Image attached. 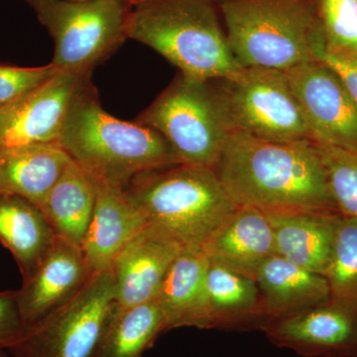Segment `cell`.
I'll list each match as a JSON object with an SVG mask.
<instances>
[{"label":"cell","instance_id":"obj_1","mask_svg":"<svg viewBox=\"0 0 357 357\" xmlns=\"http://www.w3.org/2000/svg\"><path fill=\"white\" fill-rule=\"evenodd\" d=\"M215 172L237 206L338 213L321 152L311 140L270 142L231 132Z\"/></svg>","mask_w":357,"mask_h":357},{"label":"cell","instance_id":"obj_2","mask_svg":"<svg viewBox=\"0 0 357 357\" xmlns=\"http://www.w3.org/2000/svg\"><path fill=\"white\" fill-rule=\"evenodd\" d=\"M59 143L93 181L121 189L140 174L182 163L154 129L107 114L91 79L75 98Z\"/></svg>","mask_w":357,"mask_h":357},{"label":"cell","instance_id":"obj_3","mask_svg":"<svg viewBox=\"0 0 357 357\" xmlns=\"http://www.w3.org/2000/svg\"><path fill=\"white\" fill-rule=\"evenodd\" d=\"M123 192L148 225L183 248L198 250L238 206L215 169L192 164L140 174Z\"/></svg>","mask_w":357,"mask_h":357},{"label":"cell","instance_id":"obj_4","mask_svg":"<svg viewBox=\"0 0 357 357\" xmlns=\"http://www.w3.org/2000/svg\"><path fill=\"white\" fill-rule=\"evenodd\" d=\"M210 0H141L131 6L128 39L153 49L185 76L225 79L241 69Z\"/></svg>","mask_w":357,"mask_h":357},{"label":"cell","instance_id":"obj_5","mask_svg":"<svg viewBox=\"0 0 357 357\" xmlns=\"http://www.w3.org/2000/svg\"><path fill=\"white\" fill-rule=\"evenodd\" d=\"M225 34L243 68L288 70L325 43L314 0H220Z\"/></svg>","mask_w":357,"mask_h":357},{"label":"cell","instance_id":"obj_6","mask_svg":"<svg viewBox=\"0 0 357 357\" xmlns=\"http://www.w3.org/2000/svg\"><path fill=\"white\" fill-rule=\"evenodd\" d=\"M136 121L161 134L182 163L215 170L231 133L213 81L183 74Z\"/></svg>","mask_w":357,"mask_h":357},{"label":"cell","instance_id":"obj_7","mask_svg":"<svg viewBox=\"0 0 357 357\" xmlns=\"http://www.w3.org/2000/svg\"><path fill=\"white\" fill-rule=\"evenodd\" d=\"M53 38L52 64L61 72L91 70L128 39L131 4L126 0H27Z\"/></svg>","mask_w":357,"mask_h":357},{"label":"cell","instance_id":"obj_8","mask_svg":"<svg viewBox=\"0 0 357 357\" xmlns=\"http://www.w3.org/2000/svg\"><path fill=\"white\" fill-rule=\"evenodd\" d=\"M213 83L231 132L270 142L311 140L304 114L284 70L241 68L232 76Z\"/></svg>","mask_w":357,"mask_h":357},{"label":"cell","instance_id":"obj_9","mask_svg":"<svg viewBox=\"0 0 357 357\" xmlns=\"http://www.w3.org/2000/svg\"><path fill=\"white\" fill-rule=\"evenodd\" d=\"M114 307L112 270L93 273L69 300L26 326L7 351L15 357H93Z\"/></svg>","mask_w":357,"mask_h":357},{"label":"cell","instance_id":"obj_10","mask_svg":"<svg viewBox=\"0 0 357 357\" xmlns=\"http://www.w3.org/2000/svg\"><path fill=\"white\" fill-rule=\"evenodd\" d=\"M285 73L312 142L357 151V105L337 73L318 59Z\"/></svg>","mask_w":357,"mask_h":357},{"label":"cell","instance_id":"obj_11","mask_svg":"<svg viewBox=\"0 0 357 357\" xmlns=\"http://www.w3.org/2000/svg\"><path fill=\"white\" fill-rule=\"evenodd\" d=\"M89 77L59 70L0 109V155L17 148L60 142L73 102Z\"/></svg>","mask_w":357,"mask_h":357},{"label":"cell","instance_id":"obj_12","mask_svg":"<svg viewBox=\"0 0 357 357\" xmlns=\"http://www.w3.org/2000/svg\"><path fill=\"white\" fill-rule=\"evenodd\" d=\"M261 330L277 347L306 357H357V310L331 299L272 319Z\"/></svg>","mask_w":357,"mask_h":357},{"label":"cell","instance_id":"obj_13","mask_svg":"<svg viewBox=\"0 0 357 357\" xmlns=\"http://www.w3.org/2000/svg\"><path fill=\"white\" fill-rule=\"evenodd\" d=\"M91 274L82 248L56 236L43 259L16 290L25 328L69 300Z\"/></svg>","mask_w":357,"mask_h":357},{"label":"cell","instance_id":"obj_14","mask_svg":"<svg viewBox=\"0 0 357 357\" xmlns=\"http://www.w3.org/2000/svg\"><path fill=\"white\" fill-rule=\"evenodd\" d=\"M182 246L146 225L115 258L112 272L115 307H128L156 300L171 265Z\"/></svg>","mask_w":357,"mask_h":357},{"label":"cell","instance_id":"obj_15","mask_svg":"<svg viewBox=\"0 0 357 357\" xmlns=\"http://www.w3.org/2000/svg\"><path fill=\"white\" fill-rule=\"evenodd\" d=\"M210 262L255 279L268 258L276 255L267 213L255 206H238L204 246Z\"/></svg>","mask_w":357,"mask_h":357},{"label":"cell","instance_id":"obj_16","mask_svg":"<svg viewBox=\"0 0 357 357\" xmlns=\"http://www.w3.org/2000/svg\"><path fill=\"white\" fill-rule=\"evenodd\" d=\"M264 211L273 229L276 255L325 276L342 215L325 211Z\"/></svg>","mask_w":357,"mask_h":357},{"label":"cell","instance_id":"obj_17","mask_svg":"<svg viewBox=\"0 0 357 357\" xmlns=\"http://www.w3.org/2000/svg\"><path fill=\"white\" fill-rule=\"evenodd\" d=\"M95 183V210L81 246L93 273L112 269L122 249L147 225L123 189L102 181Z\"/></svg>","mask_w":357,"mask_h":357},{"label":"cell","instance_id":"obj_18","mask_svg":"<svg viewBox=\"0 0 357 357\" xmlns=\"http://www.w3.org/2000/svg\"><path fill=\"white\" fill-rule=\"evenodd\" d=\"M255 281L266 321L332 299L328 279L324 275L309 271L277 255L263 263Z\"/></svg>","mask_w":357,"mask_h":357},{"label":"cell","instance_id":"obj_19","mask_svg":"<svg viewBox=\"0 0 357 357\" xmlns=\"http://www.w3.org/2000/svg\"><path fill=\"white\" fill-rule=\"evenodd\" d=\"M208 257L203 250L183 248L174 260L157 297L167 330L197 328L208 330L206 277Z\"/></svg>","mask_w":357,"mask_h":357},{"label":"cell","instance_id":"obj_20","mask_svg":"<svg viewBox=\"0 0 357 357\" xmlns=\"http://www.w3.org/2000/svg\"><path fill=\"white\" fill-rule=\"evenodd\" d=\"M206 295L208 328H261L266 321L259 288L250 277L210 262Z\"/></svg>","mask_w":357,"mask_h":357},{"label":"cell","instance_id":"obj_21","mask_svg":"<svg viewBox=\"0 0 357 357\" xmlns=\"http://www.w3.org/2000/svg\"><path fill=\"white\" fill-rule=\"evenodd\" d=\"M60 143L32 145L0 155V191L39 206L72 163Z\"/></svg>","mask_w":357,"mask_h":357},{"label":"cell","instance_id":"obj_22","mask_svg":"<svg viewBox=\"0 0 357 357\" xmlns=\"http://www.w3.org/2000/svg\"><path fill=\"white\" fill-rule=\"evenodd\" d=\"M55 238L38 206L18 195L0 191V243L10 251L22 279L34 271Z\"/></svg>","mask_w":357,"mask_h":357},{"label":"cell","instance_id":"obj_23","mask_svg":"<svg viewBox=\"0 0 357 357\" xmlns=\"http://www.w3.org/2000/svg\"><path fill=\"white\" fill-rule=\"evenodd\" d=\"M96 199L95 181L73 160L38 208L56 236L81 248Z\"/></svg>","mask_w":357,"mask_h":357},{"label":"cell","instance_id":"obj_24","mask_svg":"<svg viewBox=\"0 0 357 357\" xmlns=\"http://www.w3.org/2000/svg\"><path fill=\"white\" fill-rule=\"evenodd\" d=\"M166 331L157 300L114 307L93 357H141Z\"/></svg>","mask_w":357,"mask_h":357},{"label":"cell","instance_id":"obj_25","mask_svg":"<svg viewBox=\"0 0 357 357\" xmlns=\"http://www.w3.org/2000/svg\"><path fill=\"white\" fill-rule=\"evenodd\" d=\"M325 277L332 299L357 310L356 218H340Z\"/></svg>","mask_w":357,"mask_h":357},{"label":"cell","instance_id":"obj_26","mask_svg":"<svg viewBox=\"0 0 357 357\" xmlns=\"http://www.w3.org/2000/svg\"><path fill=\"white\" fill-rule=\"evenodd\" d=\"M325 37L326 51L357 60L356 0H314Z\"/></svg>","mask_w":357,"mask_h":357},{"label":"cell","instance_id":"obj_27","mask_svg":"<svg viewBox=\"0 0 357 357\" xmlns=\"http://www.w3.org/2000/svg\"><path fill=\"white\" fill-rule=\"evenodd\" d=\"M318 145V144H317ZM338 213L357 218V151L318 145Z\"/></svg>","mask_w":357,"mask_h":357},{"label":"cell","instance_id":"obj_28","mask_svg":"<svg viewBox=\"0 0 357 357\" xmlns=\"http://www.w3.org/2000/svg\"><path fill=\"white\" fill-rule=\"evenodd\" d=\"M58 72L52 63L34 68L0 65V109L37 88Z\"/></svg>","mask_w":357,"mask_h":357},{"label":"cell","instance_id":"obj_29","mask_svg":"<svg viewBox=\"0 0 357 357\" xmlns=\"http://www.w3.org/2000/svg\"><path fill=\"white\" fill-rule=\"evenodd\" d=\"M16 291L0 292V351H7L24 331Z\"/></svg>","mask_w":357,"mask_h":357},{"label":"cell","instance_id":"obj_30","mask_svg":"<svg viewBox=\"0 0 357 357\" xmlns=\"http://www.w3.org/2000/svg\"><path fill=\"white\" fill-rule=\"evenodd\" d=\"M325 43L314 51V58L325 63L338 75L357 105V60L338 57L325 50Z\"/></svg>","mask_w":357,"mask_h":357},{"label":"cell","instance_id":"obj_31","mask_svg":"<svg viewBox=\"0 0 357 357\" xmlns=\"http://www.w3.org/2000/svg\"><path fill=\"white\" fill-rule=\"evenodd\" d=\"M126 1H128V3H130L131 6H134V4L137 3V2L141 1V0H126Z\"/></svg>","mask_w":357,"mask_h":357},{"label":"cell","instance_id":"obj_32","mask_svg":"<svg viewBox=\"0 0 357 357\" xmlns=\"http://www.w3.org/2000/svg\"><path fill=\"white\" fill-rule=\"evenodd\" d=\"M0 357H7L6 351H0Z\"/></svg>","mask_w":357,"mask_h":357},{"label":"cell","instance_id":"obj_33","mask_svg":"<svg viewBox=\"0 0 357 357\" xmlns=\"http://www.w3.org/2000/svg\"><path fill=\"white\" fill-rule=\"evenodd\" d=\"M70 1H88V0H70Z\"/></svg>","mask_w":357,"mask_h":357},{"label":"cell","instance_id":"obj_34","mask_svg":"<svg viewBox=\"0 0 357 357\" xmlns=\"http://www.w3.org/2000/svg\"><path fill=\"white\" fill-rule=\"evenodd\" d=\"M210 1L213 2V3H215V2L220 1V0H210Z\"/></svg>","mask_w":357,"mask_h":357},{"label":"cell","instance_id":"obj_35","mask_svg":"<svg viewBox=\"0 0 357 357\" xmlns=\"http://www.w3.org/2000/svg\"><path fill=\"white\" fill-rule=\"evenodd\" d=\"M356 1H357V0H356Z\"/></svg>","mask_w":357,"mask_h":357}]
</instances>
